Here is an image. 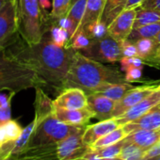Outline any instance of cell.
Instances as JSON below:
<instances>
[{"mask_svg":"<svg viewBox=\"0 0 160 160\" xmlns=\"http://www.w3.org/2000/svg\"><path fill=\"white\" fill-rule=\"evenodd\" d=\"M9 55L31 67L45 84L58 92L64 90V83L77 50L55 44L43 36L36 44H28L21 37L5 50Z\"/></svg>","mask_w":160,"mask_h":160,"instance_id":"1","label":"cell"},{"mask_svg":"<svg viewBox=\"0 0 160 160\" xmlns=\"http://www.w3.org/2000/svg\"><path fill=\"white\" fill-rule=\"evenodd\" d=\"M124 82H126L124 75L116 68L106 66L76 51L65 80L64 89L79 88L87 94H91L100 92L109 84Z\"/></svg>","mask_w":160,"mask_h":160,"instance_id":"2","label":"cell"},{"mask_svg":"<svg viewBox=\"0 0 160 160\" xmlns=\"http://www.w3.org/2000/svg\"><path fill=\"white\" fill-rule=\"evenodd\" d=\"M38 87L45 88V84L31 67L6 51L0 52V92L17 93Z\"/></svg>","mask_w":160,"mask_h":160,"instance_id":"3","label":"cell"},{"mask_svg":"<svg viewBox=\"0 0 160 160\" xmlns=\"http://www.w3.org/2000/svg\"><path fill=\"white\" fill-rule=\"evenodd\" d=\"M42 11L38 0H20L17 14L18 32L28 44L39 43L47 30L48 17Z\"/></svg>","mask_w":160,"mask_h":160,"instance_id":"4","label":"cell"},{"mask_svg":"<svg viewBox=\"0 0 160 160\" xmlns=\"http://www.w3.org/2000/svg\"><path fill=\"white\" fill-rule=\"evenodd\" d=\"M34 119L36 120V126L27 148L58 143L70 135L85 128L64 123L58 120L53 113L42 118L34 117Z\"/></svg>","mask_w":160,"mask_h":160,"instance_id":"5","label":"cell"},{"mask_svg":"<svg viewBox=\"0 0 160 160\" xmlns=\"http://www.w3.org/2000/svg\"><path fill=\"white\" fill-rule=\"evenodd\" d=\"M83 55L102 63H114L122 58L121 43L109 35L92 41L83 50Z\"/></svg>","mask_w":160,"mask_h":160,"instance_id":"6","label":"cell"},{"mask_svg":"<svg viewBox=\"0 0 160 160\" xmlns=\"http://www.w3.org/2000/svg\"><path fill=\"white\" fill-rule=\"evenodd\" d=\"M19 38L16 10L12 0H9L0 11V52L5 51Z\"/></svg>","mask_w":160,"mask_h":160,"instance_id":"7","label":"cell"},{"mask_svg":"<svg viewBox=\"0 0 160 160\" xmlns=\"http://www.w3.org/2000/svg\"><path fill=\"white\" fill-rule=\"evenodd\" d=\"M84 129L70 135L57 143L59 160H80L91 151L92 147L86 145L83 141Z\"/></svg>","mask_w":160,"mask_h":160,"instance_id":"8","label":"cell"},{"mask_svg":"<svg viewBox=\"0 0 160 160\" xmlns=\"http://www.w3.org/2000/svg\"><path fill=\"white\" fill-rule=\"evenodd\" d=\"M136 14L137 9L123 10L108 26V35L119 42L127 40L128 36L134 28Z\"/></svg>","mask_w":160,"mask_h":160,"instance_id":"9","label":"cell"},{"mask_svg":"<svg viewBox=\"0 0 160 160\" xmlns=\"http://www.w3.org/2000/svg\"><path fill=\"white\" fill-rule=\"evenodd\" d=\"M158 85H145L139 87H134L130 90L122 99L116 103L115 108L112 113V119H116L122 114H124L127 110L140 102L142 99L150 95L154 90H156Z\"/></svg>","mask_w":160,"mask_h":160,"instance_id":"10","label":"cell"},{"mask_svg":"<svg viewBox=\"0 0 160 160\" xmlns=\"http://www.w3.org/2000/svg\"><path fill=\"white\" fill-rule=\"evenodd\" d=\"M54 107L64 109H81L88 108V94L79 88H67L59 92L53 101Z\"/></svg>","mask_w":160,"mask_h":160,"instance_id":"11","label":"cell"},{"mask_svg":"<svg viewBox=\"0 0 160 160\" xmlns=\"http://www.w3.org/2000/svg\"><path fill=\"white\" fill-rule=\"evenodd\" d=\"M158 103H160V88L159 87H157V89L154 90L150 95L142 99L140 102H138L137 105H135L133 108L127 110L124 114L116 118L115 120L117 121L120 126H123L126 123L131 122L138 119L142 115H144L146 112H148L151 108H152Z\"/></svg>","mask_w":160,"mask_h":160,"instance_id":"12","label":"cell"},{"mask_svg":"<svg viewBox=\"0 0 160 160\" xmlns=\"http://www.w3.org/2000/svg\"><path fill=\"white\" fill-rule=\"evenodd\" d=\"M54 116L60 122L78 127H86L92 118H94L93 113L89 108L81 109H64L54 107Z\"/></svg>","mask_w":160,"mask_h":160,"instance_id":"13","label":"cell"},{"mask_svg":"<svg viewBox=\"0 0 160 160\" xmlns=\"http://www.w3.org/2000/svg\"><path fill=\"white\" fill-rule=\"evenodd\" d=\"M122 128L127 135L137 130L160 129V103H158L138 119L123 125Z\"/></svg>","mask_w":160,"mask_h":160,"instance_id":"14","label":"cell"},{"mask_svg":"<svg viewBox=\"0 0 160 160\" xmlns=\"http://www.w3.org/2000/svg\"><path fill=\"white\" fill-rule=\"evenodd\" d=\"M116 103L117 102L98 92L88 94V108L93 113L94 118L100 121L112 119Z\"/></svg>","mask_w":160,"mask_h":160,"instance_id":"15","label":"cell"},{"mask_svg":"<svg viewBox=\"0 0 160 160\" xmlns=\"http://www.w3.org/2000/svg\"><path fill=\"white\" fill-rule=\"evenodd\" d=\"M120 127L115 119L100 121L97 123L87 125L83 133V141L86 145L92 147L99 138Z\"/></svg>","mask_w":160,"mask_h":160,"instance_id":"16","label":"cell"},{"mask_svg":"<svg viewBox=\"0 0 160 160\" xmlns=\"http://www.w3.org/2000/svg\"><path fill=\"white\" fill-rule=\"evenodd\" d=\"M16 155L17 160H59L57 143L29 147Z\"/></svg>","mask_w":160,"mask_h":160,"instance_id":"17","label":"cell"},{"mask_svg":"<svg viewBox=\"0 0 160 160\" xmlns=\"http://www.w3.org/2000/svg\"><path fill=\"white\" fill-rule=\"evenodd\" d=\"M105 2H106V0H88L87 6H86V11L84 12L83 18H82L81 22H80L77 29L75 30V32L71 37V39L75 34H77L79 32H85L89 27H91L92 25L100 21V17H101L102 12H103Z\"/></svg>","mask_w":160,"mask_h":160,"instance_id":"18","label":"cell"},{"mask_svg":"<svg viewBox=\"0 0 160 160\" xmlns=\"http://www.w3.org/2000/svg\"><path fill=\"white\" fill-rule=\"evenodd\" d=\"M123 140L126 143L135 144L147 151L160 140V129L137 130L126 135Z\"/></svg>","mask_w":160,"mask_h":160,"instance_id":"19","label":"cell"},{"mask_svg":"<svg viewBox=\"0 0 160 160\" xmlns=\"http://www.w3.org/2000/svg\"><path fill=\"white\" fill-rule=\"evenodd\" d=\"M127 0H106L100 22L108 28L111 22L125 9Z\"/></svg>","mask_w":160,"mask_h":160,"instance_id":"20","label":"cell"},{"mask_svg":"<svg viewBox=\"0 0 160 160\" xmlns=\"http://www.w3.org/2000/svg\"><path fill=\"white\" fill-rule=\"evenodd\" d=\"M160 33V22L133 28L127 40L133 42L140 39H154Z\"/></svg>","mask_w":160,"mask_h":160,"instance_id":"21","label":"cell"},{"mask_svg":"<svg viewBox=\"0 0 160 160\" xmlns=\"http://www.w3.org/2000/svg\"><path fill=\"white\" fill-rule=\"evenodd\" d=\"M134 87L128 82L115 83V84H109L106 86L103 90L98 92V93H101L115 102H119Z\"/></svg>","mask_w":160,"mask_h":160,"instance_id":"22","label":"cell"},{"mask_svg":"<svg viewBox=\"0 0 160 160\" xmlns=\"http://www.w3.org/2000/svg\"><path fill=\"white\" fill-rule=\"evenodd\" d=\"M160 22V12L154 10L137 8V14L134 23V28L142 26L156 24Z\"/></svg>","mask_w":160,"mask_h":160,"instance_id":"23","label":"cell"},{"mask_svg":"<svg viewBox=\"0 0 160 160\" xmlns=\"http://www.w3.org/2000/svg\"><path fill=\"white\" fill-rule=\"evenodd\" d=\"M135 43L138 50V57L144 60L153 58L159 47V44L154 39H140Z\"/></svg>","mask_w":160,"mask_h":160,"instance_id":"24","label":"cell"},{"mask_svg":"<svg viewBox=\"0 0 160 160\" xmlns=\"http://www.w3.org/2000/svg\"><path fill=\"white\" fill-rule=\"evenodd\" d=\"M87 2H88V0H77V1L71 7L70 11L68 12V13L66 15L72 22L73 33L77 29L80 22H81V20L83 18L84 12L86 11Z\"/></svg>","mask_w":160,"mask_h":160,"instance_id":"25","label":"cell"},{"mask_svg":"<svg viewBox=\"0 0 160 160\" xmlns=\"http://www.w3.org/2000/svg\"><path fill=\"white\" fill-rule=\"evenodd\" d=\"M47 32L50 33V39L55 44L61 47H64L68 44L70 40V35L68 31L59 27L54 19H52V24L50 25Z\"/></svg>","mask_w":160,"mask_h":160,"instance_id":"26","label":"cell"},{"mask_svg":"<svg viewBox=\"0 0 160 160\" xmlns=\"http://www.w3.org/2000/svg\"><path fill=\"white\" fill-rule=\"evenodd\" d=\"M35 126H36V120L33 119V121L27 127L23 129V132L21 136L19 137V138L15 142H13V148H12V153L18 154L19 152H21L27 148L29 142V139L33 134V131L35 129Z\"/></svg>","mask_w":160,"mask_h":160,"instance_id":"27","label":"cell"},{"mask_svg":"<svg viewBox=\"0 0 160 160\" xmlns=\"http://www.w3.org/2000/svg\"><path fill=\"white\" fill-rule=\"evenodd\" d=\"M126 133L124 131V129L122 128V126L118 127L117 129H115L114 131L108 133V135H106L105 137L99 138L92 146V148L96 149V148H101V147H106V146H109L112 145L122 139H123L126 137Z\"/></svg>","mask_w":160,"mask_h":160,"instance_id":"28","label":"cell"},{"mask_svg":"<svg viewBox=\"0 0 160 160\" xmlns=\"http://www.w3.org/2000/svg\"><path fill=\"white\" fill-rule=\"evenodd\" d=\"M146 150L132 144V143H126L124 141V145L121 151V153L119 157L122 160H138L145 155Z\"/></svg>","mask_w":160,"mask_h":160,"instance_id":"29","label":"cell"},{"mask_svg":"<svg viewBox=\"0 0 160 160\" xmlns=\"http://www.w3.org/2000/svg\"><path fill=\"white\" fill-rule=\"evenodd\" d=\"M124 145V140L122 139L112 145L109 146H106V147H101V148H96L93 149L92 148L99 156L103 157V158H107V159H111V158H116L119 157L121 151Z\"/></svg>","mask_w":160,"mask_h":160,"instance_id":"30","label":"cell"},{"mask_svg":"<svg viewBox=\"0 0 160 160\" xmlns=\"http://www.w3.org/2000/svg\"><path fill=\"white\" fill-rule=\"evenodd\" d=\"M4 126H5V131H6L7 139L9 143L15 142L21 136L23 129H24L18 123L17 121L12 120V119L7 122H4Z\"/></svg>","mask_w":160,"mask_h":160,"instance_id":"31","label":"cell"},{"mask_svg":"<svg viewBox=\"0 0 160 160\" xmlns=\"http://www.w3.org/2000/svg\"><path fill=\"white\" fill-rule=\"evenodd\" d=\"M92 41L91 40V38L85 33V32H79L77 34H75L70 41L69 43L66 47H72L74 50H84L86 49L92 42Z\"/></svg>","mask_w":160,"mask_h":160,"instance_id":"32","label":"cell"},{"mask_svg":"<svg viewBox=\"0 0 160 160\" xmlns=\"http://www.w3.org/2000/svg\"><path fill=\"white\" fill-rule=\"evenodd\" d=\"M85 33L91 38L92 41L99 40V39H102V38L106 37L107 35H108V27L100 21H98L97 23L89 27L88 29L85 31Z\"/></svg>","mask_w":160,"mask_h":160,"instance_id":"33","label":"cell"},{"mask_svg":"<svg viewBox=\"0 0 160 160\" xmlns=\"http://www.w3.org/2000/svg\"><path fill=\"white\" fill-rule=\"evenodd\" d=\"M119 62L122 72H126L133 68H143L145 65V60L139 57H122Z\"/></svg>","mask_w":160,"mask_h":160,"instance_id":"34","label":"cell"},{"mask_svg":"<svg viewBox=\"0 0 160 160\" xmlns=\"http://www.w3.org/2000/svg\"><path fill=\"white\" fill-rule=\"evenodd\" d=\"M122 57H138V50L136 43L128 40H124L120 42Z\"/></svg>","mask_w":160,"mask_h":160,"instance_id":"35","label":"cell"},{"mask_svg":"<svg viewBox=\"0 0 160 160\" xmlns=\"http://www.w3.org/2000/svg\"><path fill=\"white\" fill-rule=\"evenodd\" d=\"M64 0H53L52 12L50 16L54 20H58L61 17H64Z\"/></svg>","mask_w":160,"mask_h":160,"instance_id":"36","label":"cell"},{"mask_svg":"<svg viewBox=\"0 0 160 160\" xmlns=\"http://www.w3.org/2000/svg\"><path fill=\"white\" fill-rule=\"evenodd\" d=\"M125 81L128 83L137 82L142 77V68H133L124 72Z\"/></svg>","mask_w":160,"mask_h":160,"instance_id":"37","label":"cell"},{"mask_svg":"<svg viewBox=\"0 0 160 160\" xmlns=\"http://www.w3.org/2000/svg\"><path fill=\"white\" fill-rule=\"evenodd\" d=\"M11 109H12V102H10L3 108H0V122L11 120V116H12Z\"/></svg>","mask_w":160,"mask_h":160,"instance_id":"38","label":"cell"},{"mask_svg":"<svg viewBox=\"0 0 160 160\" xmlns=\"http://www.w3.org/2000/svg\"><path fill=\"white\" fill-rule=\"evenodd\" d=\"M138 8L160 12V0H144Z\"/></svg>","mask_w":160,"mask_h":160,"instance_id":"39","label":"cell"},{"mask_svg":"<svg viewBox=\"0 0 160 160\" xmlns=\"http://www.w3.org/2000/svg\"><path fill=\"white\" fill-rule=\"evenodd\" d=\"M145 157H154L160 156V140L145 152Z\"/></svg>","mask_w":160,"mask_h":160,"instance_id":"40","label":"cell"},{"mask_svg":"<svg viewBox=\"0 0 160 160\" xmlns=\"http://www.w3.org/2000/svg\"><path fill=\"white\" fill-rule=\"evenodd\" d=\"M14 92H10L9 94L0 93V108H3L10 102H12V97L14 96Z\"/></svg>","mask_w":160,"mask_h":160,"instance_id":"41","label":"cell"},{"mask_svg":"<svg viewBox=\"0 0 160 160\" xmlns=\"http://www.w3.org/2000/svg\"><path fill=\"white\" fill-rule=\"evenodd\" d=\"M80 160H110V159H107V158H103L99 156L92 149H91V151Z\"/></svg>","mask_w":160,"mask_h":160,"instance_id":"42","label":"cell"},{"mask_svg":"<svg viewBox=\"0 0 160 160\" xmlns=\"http://www.w3.org/2000/svg\"><path fill=\"white\" fill-rule=\"evenodd\" d=\"M13 148V142L9 143L3 147H0V160H2L5 156H7L10 152H12Z\"/></svg>","mask_w":160,"mask_h":160,"instance_id":"43","label":"cell"},{"mask_svg":"<svg viewBox=\"0 0 160 160\" xmlns=\"http://www.w3.org/2000/svg\"><path fill=\"white\" fill-rule=\"evenodd\" d=\"M143 1L144 0H127L125 9H137L142 4Z\"/></svg>","mask_w":160,"mask_h":160,"instance_id":"44","label":"cell"},{"mask_svg":"<svg viewBox=\"0 0 160 160\" xmlns=\"http://www.w3.org/2000/svg\"><path fill=\"white\" fill-rule=\"evenodd\" d=\"M38 1H39L40 7H41L42 10H43V11H46V10L49 9L50 6H51L49 0H38Z\"/></svg>","mask_w":160,"mask_h":160,"instance_id":"45","label":"cell"},{"mask_svg":"<svg viewBox=\"0 0 160 160\" xmlns=\"http://www.w3.org/2000/svg\"><path fill=\"white\" fill-rule=\"evenodd\" d=\"M2 160H17V155L10 152L7 156H5Z\"/></svg>","mask_w":160,"mask_h":160,"instance_id":"46","label":"cell"},{"mask_svg":"<svg viewBox=\"0 0 160 160\" xmlns=\"http://www.w3.org/2000/svg\"><path fill=\"white\" fill-rule=\"evenodd\" d=\"M153 58L159 60V62H160V45H159V47H158V49H157V51H156V53H155Z\"/></svg>","mask_w":160,"mask_h":160,"instance_id":"47","label":"cell"},{"mask_svg":"<svg viewBox=\"0 0 160 160\" xmlns=\"http://www.w3.org/2000/svg\"><path fill=\"white\" fill-rule=\"evenodd\" d=\"M158 158H159V156H154V157H145L144 156L138 160H158Z\"/></svg>","mask_w":160,"mask_h":160,"instance_id":"48","label":"cell"},{"mask_svg":"<svg viewBox=\"0 0 160 160\" xmlns=\"http://www.w3.org/2000/svg\"><path fill=\"white\" fill-rule=\"evenodd\" d=\"M9 1V0H0V11L5 6V4Z\"/></svg>","mask_w":160,"mask_h":160,"instance_id":"49","label":"cell"},{"mask_svg":"<svg viewBox=\"0 0 160 160\" xmlns=\"http://www.w3.org/2000/svg\"><path fill=\"white\" fill-rule=\"evenodd\" d=\"M154 40H155V41H156V42L160 45V33H159V34L154 38Z\"/></svg>","mask_w":160,"mask_h":160,"instance_id":"50","label":"cell"},{"mask_svg":"<svg viewBox=\"0 0 160 160\" xmlns=\"http://www.w3.org/2000/svg\"><path fill=\"white\" fill-rule=\"evenodd\" d=\"M76 1H77V0H72V5H73V4H74Z\"/></svg>","mask_w":160,"mask_h":160,"instance_id":"51","label":"cell"},{"mask_svg":"<svg viewBox=\"0 0 160 160\" xmlns=\"http://www.w3.org/2000/svg\"><path fill=\"white\" fill-rule=\"evenodd\" d=\"M158 160H160V156H159V158H158Z\"/></svg>","mask_w":160,"mask_h":160,"instance_id":"52","label":"cell"},{"mask_svg":"<svg viewBox=\"0 0 160 160\" xmlns=\"http://www.w3.org/2000/svg\"><path fill=\"white\" fill-rule=\"evenodd\" d=\"M158 87H159V88H160V85H159V86H158Z\"/></svg>","mask_w":160,"mask_h":160,"instance_id":"53","label":"cell"}]
</instances>
